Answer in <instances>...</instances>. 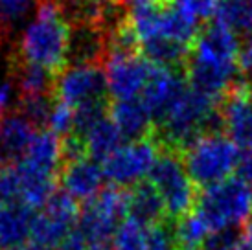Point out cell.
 Returning <instances> with one entry per match:
<instances>
[{"instance_id":"28","label":"cell","mask_w":252,"mask_h":250,"mask_svg":"<svg viewBox=\"0 0 252 250\" xmlns=\"http://www.w3.org/2000/svg\"><path fill=\"white\" fill-rule=\"evenodd\" d=\"M39 0H0V17L11 28L19 24L30 15V11L37 7Z\"/></svg>"},{"instance_id":"39","label":"cell","mask_w":252,"mask_h":250,"mask_svg":"<svg viewBox=\"0 0 252 250\" xmlns=\"http://www.w3.org/2000/svg\"><path fill=\"white\" fill-rule=\"evenodd\" d=\"M17 250H39V249H35V247H33V245H24V247H21V249H17Z\"/></svg>"},{"instance_id":"16","label":"cell","mask_w":252,"mask_h":250,"mask_svg":"<svg viewBox=\"0 0 252 250\" xmlns=\"http://www.w3.org/2000/svg\"><path fill=\"white\" fill-rule=\"evenodd\" d=\"M186 89L184 77L181 76L179 70L173 68H162L155 64L151 77L147 81L146 89L142 92L140 99L144 101L155 124L164 116V112L169 109V105L181 96V92Z\"/></svg>"},{"instance_id":"21","label":"cell","mask_w":252,"mask_h":250,"mask_svg":"<svg viewBox=\"0 0 252 250\" xmlns=\"http://www.w3.org/2000/svg\"><path fill=\"white\" fill-rule=\"evenodd\" d=\"M214 24L234 35L252 33V0H217Z\"/></svg>"},{"instance_id":"14","label":"cell","mask_w":252,"mask_h":250,"mask_svg":"<svg viewBox=\"0 0 252 250\" xmlns=\"http://www.w3.org/2000/svg\"><path fill=\"white\" fill-rule=\"evenodd\" d=\"M59 182H61V191L68 195L70 199H74L76 202H89L103 189V182H105L103 166L98 160L91 158L87 155L68 160L64 162L61 169Z\"/></svg>"},{"instance_id":"15","label":"cell","mask_w":252,"mask_h":250,"mask_svg":"<svg viewBox=\"0 0 252 250\" xmlns=\"http://www.w3.org/2000/svg\"><path fill=\"white\" fill-rule=\"evenodd\" d=\"M37 134V127L21 111L0 116V166L19 164Z\"/></svg>"},{"instance_id":"1","label":"cell","mask_w":252,"mask_h":250,"mask_svg":"<svg viewBox=\"0 0 252 250\" xmlns=\"http://www.w3.org/2000/svg\"><path fill=\"white\" fill-rule=\"evenodd\" d=\"M239 39L228 30L212 24L197 33L186 61L189 87L221 99L236 85L239 74Z\"/></svg>"},{"instance_id":"40","label":"cell","mask_w":252,"mask_h":250,"mask_svg":"<svg viewBox=\"0 0 252 250\" xmlns=\"http://www.w3.org/2000/svg\"><path fill=\"white\" fill-rule=\"evenodd\" d=\"M247 226H249V228H251V230H252V222H251V224H247Z\"/></svg>"},{"instance_id":"31","label":"cell","mask_w":252,"mask_h":250,"mask_svg":"<svg viewBox=\"0 0 252 250\" xmlns=\"http://www.w3.org/2000/svg\"><path fill=\"white\" fill-rule=\"evenodd\" d=\"M17 87L11 79H0V116L6 114V111L13 105Z\"/></svg>"},{"instance_id":"6","label":"cell","mask_w":252,"mask_h":250,"mask_svg":"<svg viewBox=\"0 0 252 250\" xmlns=\"http://www.w3.org/2000/svg\"><path fill=\"white\" fill-rule=\"evenodd\" d=\"M195 210L204 217L212 230L241 228L251 224L252 191L238 177L204 188L197 195Z\"/></svg>"},{"instance_id":"7","label":"cell","mask_w":252,"mask_h":250,"mask_svg":"<svg viewBox=\"0 0 252 250\" xmlns=\"http://www.w3.org/2000/svg\"><path fill=\"white\" fill-rule=\"evenodd\" d=\"M149 184L160 195L169 219L177 221L195 206V184L186 173V167L177 151L162 149L149 173Z\"/></svg>"},{"instance_id":"37","label":"cell","mask_w":252,"mask_h":250,"mask_svg":"<svg viewBox=\"0 0 252 250\" xmlns=\"http://www.w3.org/2000/svg\"><path fill=\"white\" fill-rule=\"evenodd\" d=\"M7 33H9V26H7L6 22H4V19L0 17V46L4 44V41H6Z\"/></svg>"},{"instance_id":"22","label":"cell","mask_w":252,"mask_h":250,"mask_svg":"<svg viewBox=\"0 0 252 250\" xmlns=\"http://www.w3.org/2000/svg\"><path fill=\"white\" fill-rule=\"evenodd\" d=\"M56 77L52 72L28 64V62H17L15 70V87L21 97H41V96H52L54 87H56Z\"/></svg>"},{"instance_id":"24","label":"cell","mask_w":252,"mask_h":250,"mask_svg":"<svg viewBox=\"0 0 252 250\" xmlns=\"http://www.w3.org/2000/svg\"><path fill=\"white\" fill-rule=\"evenodd\" d=\"M149 245V228L138 222L126 219L112 237L114 250H147Z\"/></svg>"},{"instance_id":"2","label":"cell","mask_w":252,"mask_h":250,"mask_svg":"<svg viewBox=\"0 0 252 250\" xmlns=\"http://www.w3.org/2000/svg\"><path fill=\"white\" fill-rule=\"evenodd\" d=\"M72 24L63 11L61 0H39L33 19L19 39L21 62L35 64L59 76L68 62Z\"/></svg>"},{"instance_id":"8","label":"cell","mask_w":252,"mask_h":250,"mask_svg":"<svg viewBox=\"0 0 252 250\" xmlns=\"http://www.w3.org/2000/svg\"><path fill=\"white\" fill-rule=\"evenodd\" d=\"M127 219V191L120 188L101 189L79 210L77 232L91 245H105Z\"/></svg>"},{"instance_id":"3","label":"cell","mask_w":252,"mask_h":250,"mask_svg":"<svg viewBox=\"0 0 252 250\" xmlns=\"http://www.w3.org/2000/svg\"><path fill=\"white\" fill-rule=\"evenodd\" d=\"M217 125H221V99L186 87L155 124L158 129L155 138L164 149L182 151L195 138L217 131Z\"/></svg>"},{"instance_id":"11","label":"cell","mask_w":252,"mask_h":250,"mask_svg":"<svg viewBox=\"0 0 252 250\" xmlns=\"http://www.w3.org/2000/svg\"><path fill=\"white\" fill-rule=\"evenodd\" d=\"M77 202L63 191H56L41 210L33 214L30 241L39 250H56L77 228Z\"/></svg>"},{"instance_id":"27","label":"cell","mask_w":252,"mask_h":250,"mask_svg":"<svg viewBox=\"0 0 252 250\" xmlns=\"http://www.w3.org/2000/svg\"><path fill=\"white\" fill-rule=\"evenodd\" d=\"M241 228H217L212 230L201 245V250H236L241 243Z\"/></svg>"},{"instance_id":"5","label":"cell","mask_w":252,"mask_h":250,"mask_svg":"<svg viewBox=\"0 0 252 250\" xmlns=\"http://www.w3.org/2000/svg\"><path fill=\"white\" fill-rule=\"evenodd\" d=\"M181 153L188 177L203 189L232 179V173L241 162L239 149L219 131L206 132L195 138Z\"/></svg>"},{"instance_id":"34","label":"cell","mask_w":252,"mask_h":250,"mask_svg":"<svg viewBox=\"0 0 252 250\" xmlns=\"http://www.w3.org/2000/svg\"><path fill=\"white\" fill-rule=\"evenodd\" d=\"M239 70H243L247 76L252 79V39L245 44V48L239 54Z\"/></svg>"},{"instance_id":"38","label":"cell","mask_w":252,"mask_h":250,"mask_svg":"<svg viewBox=\"0 0 252 250\" xmlns=\"http://www.w3.org/2000/svg\"><path fill=\"white\" fill-rule=\"evenodd\" d=\"M89 250H114V249L105 243V245H91V247H89Z\"/></svg>"},{"instance_id":"19","label":"cell","mask_w":252,"mask_h":250,"mask_svg":"<svg viewBox=\"0 0 252 250\" xmlns=\"http://www.w3.org/2000/svg\"><path fill=\"white\" fill-rule=\"evenodd\" d=\"M33 210L24 206L21 201L0 206V249L17 250L30 239Z\"/></svg>"},{"instance_id":"29","label":"cell","mask_w":252,"mask_h":250,"mask_svg":"<svg viewBox=\"0 0 252 250\" xmlns=\"http://www.w3.org/2000/svg\"><path fill=\"white\" fill-rule=\"evenodd\" d=\"M19 201V177L13 167L0 166V206Z\"/></svg>"},{"instance_id":"12","label":"cell","mask_w":252,"mask_h":250,"mask_svg":"<svg viewBox=\"0 0 252 250\" xmlns=\"http://www.w3.org/2000/svg\"><path fill=\"white\" fill-rule=\"evenodd\" d=\"M105 76L99 64H70L56 77L54 96L74 111L105 107Z\"/></svg>"},{"instance_id":"32","label":"cell","mask_w":252,"mask_h":250,"mask_svg":"<svg viewBox=\"0 0 252 250\" xmlns=\"http://www.w3.org/2000/svg\"><path fill=\"white\" fill-rule=\"evenodd\" d=\"M238 179L252 191V153H247L239 162Z\"/></svg>"},{"instance_id":"10","label":"cell","mask_w":252,"mask_h":250,"mask_svg":"<svg viewBox=\"0 0 252 250\" xmlns=\"http://www.w3.org/2000/svg\"><path fill=\"white\" fill-rule=\"evenodd\" d=\"M107 92L114 101L136 99L142 96L147 81L151 77L155 64L133 50H107L105 57Z\"/></svg>"},{"instance_id":"23","label":"cell","mask_w":252,"mask_h":250,"mask_svg":"<svg viewBox=\"0 0 252 250\" xmlns=\"http://www.w3.org/2000/svg\"><path fill=\"white\" fill-rule=\"evenodd\" d=\"M210 232V224L204 221V217L197 210H191L175 222L173 239L177 250H199Z\"/></svg>"},{"instance_id":"25","label":"cell","mask_w":252,"mask_h":250,"mask_svg":"<svg viewBox=\"0 0 252 250\" xmlns=\"http://www.w3.org/2000/svg\"><path fill=\"white\" fill-rule=\"evenodd\" d=\"M162 6L175 9L186 21L199 26V22L214 17L217 0H162Z\"/></svg>"},{"instance_id":"9","label":"cell","mask_w":252,"mask_h":250,"mask_svg":"<svg viewBox=\"0 0 252 250\" xmlns=\"http://www.w3.org/2000/svg\"><path fill=\"white\" fill-rule=\"evenodd\" d=\"M160 151V144L155 136L127 142L101 164L105 181L120 189L138 186L149 177Z\"/></svg>"},{"instance_id":"20","label":"cell","mask_w":252,"mask_h":250,"mask_svg":"<svg viewBox=\"0 0 252 250\" xmlns=\"http://www.w3.org/2000/svg\"><path fill=\"white\" fill-rule=\"evenodd\" d=\"M79 138L83 142L87 156L98 160V162H105L114 151H118L120 147L124 146V140H126L111 120V116H107V114L98 122H94L91 127H87L79 134Z\"/></svg>"},{"instance_id":"36","label":"cell","mask_w":252,"mask_h":250,"mask_svg":"<svg viewBox=\"0 0 252 250\" xmlns=\"http://www.w3.org/2000/svg\"><path fill=\"white\" fill-rule=\"evenodd\" d=\"M236 250H252V230L247 226L245 232H243V237H241V243L238 245Z\"/></svg>"},{"instance_id":"18","label":"cell","mask_w":252,"mask_h":250,"mask_svg":"<svg viewBox=\"0 0 252 250\" xmlns=\"http://www.w3.org/2000/svg\"><path fill=\"white\" fill-rule=\"evenodd\" d=\"M164 217H168L164 202L149 182H142L127 191V219L146 228H153L162 224Z\"/></svg>"},{"instance_id":"30","label":"cell","mask_w":252,"mask_h":250,"mask_svg":"<svg viewBox=\"0 0 252 250\" xmlns=\"http://www.w3.org/2000/svg\"><path fill=\"white\" fill-rule=\"evenodd\" d=\"M147 250H177L173 230H169L166 224H158L149 228V245Z\"/></svg>"},{"instance_id":"13","label":"cell","mask_w":252,"mask_h":250,"mask_svg":"<svg viewBox=\"0 0 252 250\" xmlns=\"http://www.w3.org/2000/svg\"><path fill=\"white\" fill-rule=\"evenodd\" d=\"M221 125L239 151L252 153V89L236 83L221 105Z\"/></svg>"},{"instance_id":"33","label":"cell","mask_w":252,"mask_h":250,"mask_svg":"<svg viewBox=\"0 0 252 250\" xmlns=\"http://www.w3.org/2000/svg\"><path fill=\"white\" fill-rule=\"evenodd\" d=\"M87 241L83 239V236L77 232V230H74L70 236L64 239L63 243L59 245L56 250H89V247H87Z\"/></svg>"},{"instance_id":"41","label":"cell","mask_w":252,"mask_h":250,"mask_svg":"<svg viewBox=\"0 0 252 250\" xmlns=\"http://www.w3.org/2000/svg\"><path fill=\"white\" fill-rule=\"evenodd\" d=\"M0 250H2V249H0Z\"/></svg>"},{"instance_id":"26","label":"cell","mask_w":252,"mask_h":250,"mask_svg":"<svg viewBox=\"0 0 252 250\" xmlns=\"http://www.w3.org/2000/svg\"><path fill=\"white\" fill-rule=\"evenodd\" d=\"M46 127L56 136H72L76 131V111L61 101H54Z\"/></svg>"},{"instance_id":"35","label":"cell","mask_w":252,"mask_h":250,"mask_svg":"<svg viewBox=\"0 0 252 250\" xmlns=\"http://www.w3.org/2000/svg\"><path fill=\"white\" fill-rule=\"evenodd\" d=\"M122 6H129L131 9L136 7H149V6H160L162 0H118Z\"/></svg>"},{"instance_id":"4","label":"cell","mask_w":252,"mask_h":250,"mask_svg":"<svg viewBox=\"0 0 252 250\" xmlns=\"http://www.w3.org/2000/svg\"><path fill=\"white\" fill-rule=\"evenodd\" d=\"M63 142L50 131L35 134L24 158L17 164L19 201L32 208L41 210L57 189V177L63 169Z\"/></svg>"},{"instance_id":"17","label":"cell","mask_w":252,"mask_h":250,"mask_svg":"<svg viewBox=\"0 0 252 250\" xmlns=\"http://www.w3.org/2000/svg\"><path fill=\"white\" fill-rule=\"evenodd\" d=\"M111 120L126 140H140L151 134L155 120L140 97L114 101L111 107Z\"/></svg>"}]
</instances>
